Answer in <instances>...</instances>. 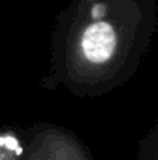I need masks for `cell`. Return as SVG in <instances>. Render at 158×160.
Returning <instances> with one entry per match:
<instances>
[{"instance_id":"6da1fadb","label":"cell","mask_w":158,"mask_h":160,"mask_svg":"<svg viewBox=\"0 0 158 160\" xmlns=\"http://www.w3.org/2000/svg\"><path fill=\"white\" fill-rule=\"evenodd\" d=\"M116 46H117V36L116 31L105 22L89 26L82 34L80 49L87 62L93 65L105 63L114 56Z\"/></svg>"},{"instance_id":"7a4b0ae2","label":"cell","mask_w":158,"mask_h":160,"mask_svg":"<svg viewBox=\"0 0 158 160\" xmlns=\"http://www.w3.org/2000/svg\"><path fill=\"white\" fill-rule=\"evenodd\" d=\"M22 145L12 135H0V160H19Z\"/></svg>"}]
</instances>
